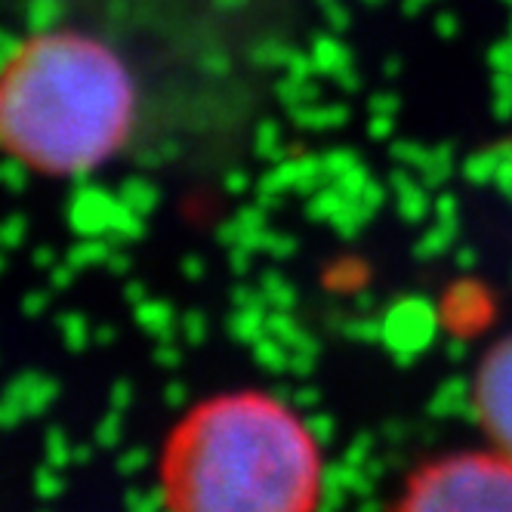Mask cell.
<instances>
[{"label": "cell", "instance_id": "3957f363", "mask_svg": "<svg viewBox=\"0 0 512 512\" xmlns=\"http://www.w3.org/2000/svg\"><path fill=\"white\" fill-rule=\"evenodd\" d=\"M395 512H512V457L460 451L423 466Z\"/></svg>", "mask_w": 512, "mask_h": 512}, {"label": "cell", "instance_id": "6da1fadb", "mask_svg": "<svg viewBox=\"0 0 512 512\" xmlns=\"http://www.w3.org/2000/svg\"><path fill=\"white\" fill-rule=\"evenodd\" d=\"M324 460L309 423L266 392H223L182 417L161 457L170 512H315Z\"/></svg>", "mask_w": 512, "mask_h": 512}, {"label": "cell", "instance_id": "7a4b0ae2", "mask_svg": "<svg viewBox=\"0 0 512 512\" xmlns=\"http://www.w3.org/2000/svg\"><path fill=\"white\" fill-rule=\"evenodd\" d=\"M136 121L127 65L71 31L25 41L4 71L0 130L13 158L44 176H78L112 161Z\"/></svg>", "mask_w": 512, "mask_h": 512}, {"label": "cell", "instance_id": "277c9868", "mask_svg": "<svg viewBox=\"0 0 512 512\" xmlns=\"http://www.w3.org/2000/svg\"><path fill=\"white\" fill-rule=\"evenodd\" d=\"M472 405L491 445L512 457V337L494 343L472 380Z\"/></svg>", "mask_w": 512, "mask_h": 512}]
</instances>
